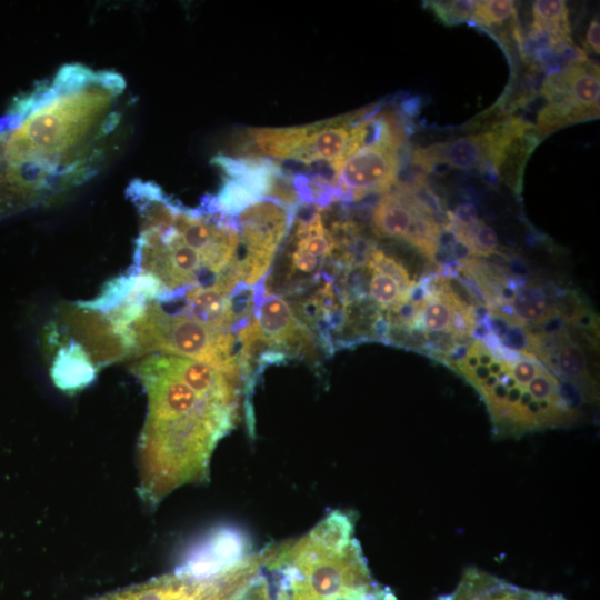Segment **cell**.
<instances>
[{
    "label": "cell",
    "mask_w": 600,
    "mask_h": 600,
    "mask_svg": "<svg viewBox=\"0 0 600 600\" xmlns=\"http://www.w3.org/2000/svg\"><path fill=\"white\" fill-rule=\"evenodd\" d=\"M131 370L147 396L138 493L156 507L176 489L209 479L217 444L239 420L244 383L207 362L169 354L143 356Z\"/></svg>",
    "instance_id": "1"
},
{
    "label": "cell",
    "mask_w": 600,
    "mask_h": 600,
    "mask_svg": "<svg viewBox=\"0 0 600 600\" xmlns=\"http://www.w3.org/2000/svg\"><path fill=\"white\" fill-rule=\"evenodd\" d=\"M138 237L126 274L144 301L174 302L191 289L231 293L241 282L237 217L190 209L152 182L132 181Z\"/></svg>",
    "instance_id": "2"
},
{
    "label": "cell",
    "mask_w": 600,
    "mask_h": 600,
    "mask_svg": "<svg viewBox=\"0 0 600 600\" xmlns=\"http://www.w3.org/2000/svg\"><path fill=\"white\" fill-rule=\"evenodd\" d=\"M486 327L442 361L479 393L497 438L560 428L579 418L580 400L534 354L504 347Z\"/></svg>",
    "instance_id": "3"
},
{
    "label": "cell",
    "mask_w": 600,
    "mask_h": 600,
    "mask_svg": "<svg viewBox=\"0 0 600 600\" xmlns=\"http://www.w3.org/2000/svg\"><path fill=\"white\" fill-rule=\"evenodd\" d=\"M351 512L334 510L310 531L272 544L264 569L278 577L270 600H397L372 576Z\"/></svg>",
    "instance_id": "4"
},
{
    "label": "cell",
    "mask_w": 600,
    "mask_h": 600,
    "mask_svg": "<svg viewBox=\"0 0 600 600\" xmlns=\"http://www.w3.org/2000/svg\"><path fill=\"white\" fill-rule=\"evenodd\" d=\"M386 342L408 346L443 360L469 340L478 323L472 307L442 278L414 284L408 299L386 311Z\"/></svg>",
    "instance_id": "5"
},
{
    "label": "cell",
    "mask_w": 600,
    "mask_h": 600,
    "mask_svg": "<svg viewBox=\"0 0 600 600\" xmlns=\"http://www.w3.org/2000/svg\"><path fill=\"white\" fill-rule=\"evenodd\" d=\"M127 329L134 358L153 353L183 357L242 378L239 341L231 332L167 312L154 301H146Z\"/></svg>",
    "instance_id": "6"
},
{
    "label": "cell",
    "mask_w": 600,
    "mask_h": 600,
    "mask_svg": "<svg viewBox=\"0 0 600 600\" xmlns=\"http://www.w3.org/2000/svg\"><path fill=\"white\" fill-rule=\"evenodd\" d=\"M238 216L241 282L256 286L264 280L289 231L293 210L276 200L261 199Z\"/></svg>",
    "instance_id": "7"
},
{
    "label": "cell",
    "mask_w": 600,
    "mask_h": 600,
    "mask_svg": "<svg viewBox=\"0 0 600 600\" xmlns=\"http://www.w3.org/2000/svg\"><path fill=\"white\" fill-rule=\"evenodd\" d=\"M399 151L393 146L374 144L346 158L332 179L341 200H359L372 192L390 190L400 172Z\"/></svg>",
    "instance_id": "8"
},
{
    "label": "cell",
    "mask_w": 600,
    "mask_h": 600,
    "mask_svg": "<svg viewBox=\"0 0 600 600\" xmlns=\"http://www.w3.org/2000/svg\"><path fill=\"white\" fill-rule=\"evenodd\" d=\"M364 114L356 112L300 126L299 139L290 160L307 166L328 164L334 176L343 160L361 148L359 121Z\"/></svg>",
    "instance_id": "9"
},
{
    "label": "cell",
    "mask_w": 600,
    "mask_h": 600,
    "mask_svg": "<svg viewBox=\"0 0 600 600\" xmlns=\"http://www.w3.org/2000/svg\"><path fill=\"white\" fill-rule=\"evenodd\" d=\"M237 594V583L229 573L198 578L174 570L91 600H236Z\"/></svg>",
    "instance_id": "10"
},
{
    "label": "cell",
    "mask_w": 600,
    "mask_h": 600,
    "mask_svg": "<svg viewBox=\"0 0 600 600\" xmlns=\"http://www.w3.org/2000/svg\"><path fill=\"white\" fill-rule=\"evenodd\" d=\"M256 319L273 352L284 360L314 353V333L297 318L289 302L279 294L264 292Z\"/></svg>",
    "instance_id": "11"
},
{
    "label": "cell",
    "mask_w": 600,
    "mask_h": 600,
    "mask_svg": "<svg viewBox=\"0 0 600 600\" xmlns=\"http://www.w3.org/2000/svg\"><path fill=\"white\" fill-rule=\"evenodd\" d=\"M251 553L248 536L233 527H219L187 553L177 571L192 577H210L240 562Z\"/></svg>",
    "instance_id": "12"
},
{
    "label": "cell",
    "mask_w": 600,
    "mask_h": 600,
    "mask_svg": "<svg viewBox=\"0 0 600 600\" xmlns=\"http://www.w3.org/2000/svg\"><path fill=\"white\" fill-rule=\"evenodd\" d=\"M496 132L490 167L503 183L520 192L526 163L541 136L533 124L512 117Z\"/></svg>",
    "instance_id": "13"
},
{
    "label": "cell",
    "mask_w": 600,
    "mask_h": 600,
    "mask_svg": "<svg viewBox=\"0 0 600 600\" xmlns=\"http://www.w3.org/2000/svg\"><path fill=\"white\" fill-rule=\"evenodd\" d=\"M494 142L496 131H491L434 143L416 149L411 163L430 173L441 162L457 169L484 168L490 166Z\"/></svg>",
    "instance_id": "14"
},
{
    "label": "cell",
    "mask_w": 600,
    "mask_h": 600,
    "mask_svg": "<svg viewBox=\"0 0 600 600\" xmlns=\"http://www.w3.org/2000/svg\"><path fill=\"white\" fill-rule=\"evenodd\" d=\"M548 101L566 100L584 120L599 116V68L587 61L571 63L563 72L549 76L542 86Z\"/></svg>",
    "instance_id": "15"
},
{
    "label": "cell",
    "mask_w": 600,
    "mask_h": 600,
    "mask_svg": "<svg viewBox=\"0 0 600 600\" xmlns=\"http://www.w3.org/2000/svg\"><path fill=\"white\" fill-rule=\"evenodd\" d=\"M364 269L367 292L379 311L403 303L416 284L402 263L376 248L370 251Z\"/></svg>",
    "instance_id": "16"
},
{
    "label": "cell",
    "mask_w": 600,
    "mask_h": 600,
    "mask_svg": "<svg viewBox=\"0 0 600 600\" xmlns=\"http://www.w3.org/2000/svg\"><path fill=\"white\" fill-rule=\"evenodd\" d=\"M448 600H569L559 593L521 588L484 570L470 567L462 573Z\"/></svg>",
    "instance_id": "17"
},
{
    "label": "cell",
    "mask_w": 600,
    "mask_h": 600,
    "mask_svg": "<svg viewBox=\"0 0 600 600\" xmlns=\"http://www.w3.org/2000/svg\"><path fill=\"white\" fill-rule=\"evenodd\" d=\"M533 21L530 34L550 40V48L571 41L568 7L564 0H538L532 6Z\"/></svg>",
    "instance_id": "18"
},
{
    "label": "cell",
    "mask_w": 600,
    "mask_h": 600,
    "mask_svg": "<svg viewBox=\"0 0 600 600\" xmlns=\"http://www.w3.org/2000/svg\"><path fill=\"white\" fill-rule=\"evenodd\" d=\"M583 120V116L567 101H550L538 113L537 130L541 137L548 136L562 127Z\"/></svg>",
    "instance_id": "19"
},
{
    "label": "cell",
    "mask_w": 600,
    "mask_h": 600,
    "mask_svg": "<svg viewBox=\"0 0 600 600\" xmlns=\"http://www.w3.org/2000/svg\"><path fill=\"white\" fill-rule=\"evenodd\" d=\"M516 4L512 0L476 1L472 20L487 29H496L517 21Z\"/></svg>",
    "instance_id": "20"
},
{
    "label": "cell",
    "mask_w": 600,
    "mask_h": 600,
    "mask_svg": "<svg viewBox=\"0 0 600 600\" xmlns=\"http://www.w3.org/2000/svg\"><path fill=\"white\" fill-rule=\"evenodd\" d=\"M424 4L440 22L446 26H456L472 17L476 1H427Z\"/></svg>",
    "instance_id": "21"
},
{
    "label": "cell",
    "mask_w": 600,
    "mask_h": 600,
    "mask_svg": "<svg viewBox=\"0 0 600 600\" xmlns=\"http://www.w3.org/2000/svg\"><path fill=\"white\" fill-rule=\"evenodd\" d=\"M509 119L510 117L508 116V111L504 110L500 104H496L490 110L484 111L469 121L466 124L464 130L470 132H491L502 128Z\"/></svg>",
    "instance_id": "22"
},
{
    "label": "cell",
    "mask_w": 600,
    "mask_h": 600,
    "mask_svg": "<svg viewBox=\"0 0 600 600\" xmlns=\"http://www.w3.org/2000/svg\"><path fill=\"white\" fill-rule=\"evenodd\" d=\"M447 214L448 221L461 229L470 228L479 221L478 210L471 202L461 203L454 212H447Z\"/></svg>",
    "instance_id": "23"
},
{
    "label": "cell",
    "mask_w": 600,
    "mask_h": 600,
    "mask_svg": "<svg viewBox=\"0 0 600 600\" xmlns=\"http://www.w3.org/2000/svg\"><path fill=\"white\" fill-rule=\"evenodd\" d=\"M600 24L598 18H593L586 33V47L599 54Z\"/></svg>",
    "instance_id": "24"
},
{
    "label": "cell",
    "mask_w": 600,
    "mask_h": 600,
    "mask_svg": "<svg viewBox=\"0 0 600 600\" xmlns=\"http://www.w3.org/2000/svg\"><path fill=\"white\" fill-rule=\"evenodd\" d=\"M438 600H448L446 596H441Z\"/></svg>",
    "instance_id": "25"
}]
</instances>
